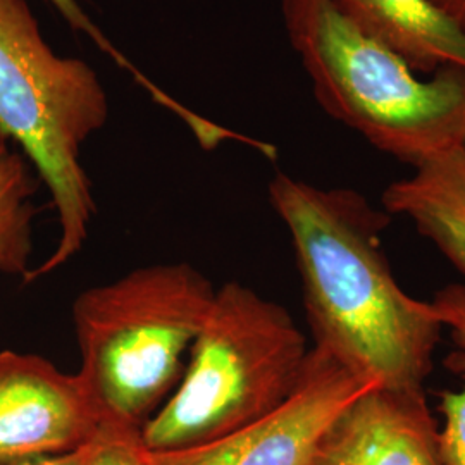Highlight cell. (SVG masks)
<instances>
[{
  "label": "cell",
  "mask_w": 465,
  "mask_h": 465,
  "mask_svg": "<svg viewBox=\"0 0 465 465\" xmlns=\"http://www.w3.org/2000/svg\"><path fill=\"white\" fill-rule=\"evenodd\" d=\"M359 30L395 50L417 73L465 71V32L431 0H331Z\"/></svg>",
  "instance_id": "9c48e42d"
},
{
  "label": "cell",
  "mask_w": 465,
  "mask_h": 465,
  "mask_svg": "<svg viewBox=\"0 0 465 465\" xmlns=\"http://www.w3.org/2000/svg\"><path fill=\"white\" fill-rule=\"evenodd\" d=\"M36 180L28 159L0 140V272L30 274Z\"/></svg>",
  "instance_id": "8fae6325"
},
{
  "label": "cell",
  "mask_w": 465,
  "mask_h": 465,
  "mask_svg": "<svg viewBox=\"0 0 465 465\" xmlns=\"http://www.w3.org/2000/svg\"><path fill=\"white\" fill-rule=\"evenodd\" d=\"M284 28L316 99L371 145L412 167L465 147V71L417 76L331 0H282Z\"/></svg>",
  "instance_id": "7a4b0ae2"
},
{
  "label": "cell",
  "mask_w": 465,
  "mask_h": 465,
  "mask_svg": "<svg viewBox=\"0 0 465 465\" xmlns=\"http://www.w3.org/2000/svg\"><path fill=\"white\" fill-rule=\"evenodd\" d=\"M104 420L82 376L34 353L0 351V462L86 447Z\"/></svg>",
  "instance_id": "52a82bcc"
},
{
  "label": "cell",
  "mask_w": 465,
  "mask_h": 465,
  "mask_svg": "<svg viewBox=\"0 0 465 465\" xmlns=\"http://www.w3.org/2000/svg\"><path fill=\"white\" fill-rule=\"evenodd\" d=\"M213 282L186 262L138 267L84 290L73 305L80 376L104 424L142 431L182 380L216 297Z\"/></svg>",
  "instance_id": "3957f363"
},
{
  "label": "cell",
  "mask_w": 465,
  "mask_h": 465,
  "mask_svg": "<svg viewBox=\"0 0 465 465\" xmlns=\"http://www.w3.org/2000/svg\"><path fill=\"white\" fill-rule=\"evenodd\" d=\"M432 307L436 309L445 330H450L451 340L459 347V353L450 357L464 376L460 391H443L440 411L445 417L440 431L441 455L447 465H465V286L453 282L440 290Z\"/></svg>",
  "instance_id": "7c38bea8"
},
{
  "label": "cell",
  "mask_w": 465,
  "mask_h": 465,
  "mask_svg": "<svg viewBox=\"0 0 465 465\" xmlns=\"http://www.w3.org/2000/svg\"><path fill=\"white\" fill-rule=\"evenodd\" d=\"M376 386L314 347L299 386L278 409L202 447L147 450L150 465H307L332 419Z\"/></svg>",
  "instance_id": "8992f818"
},
{
  "label": "cell",
  "mask_w": 465,
  "mask_h": 465,
  "mask_svg": "<svg viewBox=\"0 0 465 465\" xmlns=\"http://www.w3.org/2000/svg\"><path fill=\"white\" fill-rule=\"evenodd\" d=\"M432 4L465 32V0H431Z\"/></svg>",
  "instance_id": "2e32d148"
},
{
  "label": "cell",
  "mask_w": 465,
  "mask_h": 465,
  "mask_svg": "<svg viewBox=\"0 0 465 465\" xmlns=\"http://www.w3.org/2000/svg\"><path fill=\"white\" fill-rule=\"evenodd\" d=\"M109 117L99 74L76 57L57 55L26 0H0V138L13 140L49 188L59 242L32 269L35 282L73 259L95 214L82 149Z\"/></svg>",
  "instance_id": "277c9868"
},
{
  "label": "cell",
  "mask_w": 465,
  "mask_h": 465,
  "mask_svg": "<svg viewBox=\"0 0 465 465\" xmlns=\"http://www.w3.org/2000/svg\"><path fill=\"white\" fill-rule=\"evenodd\" d=\"M95 441V440H94ZM94 441L86 447L67 451V453H57V455H38V457H26V459H16V460H5L0 465H84L92 449Z\"/></svg>",
  "instance_id": "9a60e30c"
},
{
  "label": "cell",
  "mask_w": 465,
  "mask_h": 465,
  "mask_svg": "<svg viewBox=\"0 0 465 465\" xmlns=\"http://www.w3.org/2000/svg\"><path fill=\"white\" fill-rule=\"evenodd\" d=\"M190 351L174 395L140 431L150 451L202 447L267 416L299 386L311 350L282 305L232 282Z\"/></svg>",
  "instance_id": "5b68a950"
},
{
  "label": "cell",
  "mask_w": 465,
  "mask_h": 465,
  "mask_svg": "<svg viewBox=\"0 0 465 465\" xmlns=\"http://www.w3.org/2000/svg\"><path fill=\"white\" fill-rule=\"evenodd\" d=\"M269 200L292 234L314 347L364 381L424 391L445 326L393 278L381 238L390 214L355 190L282 173Z\"/></svg>",
  "instance_id": "6da1fadb"
},
{
  "label": "cell",
  "mask_w": 465,
  "mask_h": 465,
  "mask_svg": "<svg viewBox=\"0 0 465 465\" xmlns=\"http://www.w3.org/2000/svg\"><path fill=\"white\" fill-rule=\"evenodd\" d=\"M307 465H447L426 391L367 390L332 419Z\"/></svg>",
  "instance_id": "ba28073f"
},
{
  "label": "cell",
  "mask_w": 465,
  "mask_h": 465,
  "mask_svg": "<svg viewBox=\"0 0 465 465\" xmlns=\"http://www.w3.org/2000/svg\"><path fill=\"white\" fill-rule=\"evenodd\" d=\"M382 209L407 217L465 276V147L414 167L390 184Z\"/></svg>",
  "instance_id": "30bf717a"
},
{
  "label": "cell",
  "mask_w": 465,
  "mask_h": 465,
  "mask_svg": "<svg viewBox=\"0 0 465 465\" xmlns=\"http://www.w3.org/2000/svg\"><path fill=\"white\" fill-rule=\"evenodd\" d=\"M49 2L50 5L64 17L67 21V25L74 30V32H82V34L88 35L100 49L105 50L116 63H119L124 69H128L134 76L138 78V82L143 84L145 88H149L150 84L147 82V78L143 74H140L128 59H124V55H121L117 52L116 47L111 45V42L104 36V34L100 32L99 28L94 25V21L90 17L86 16V13L80 4V0H45Z\"/></svg>",
  "instance_id": "5bb4252c"
},
{
  "label": "cell",
  "mask_w": 465,
  "mask_h": 465,
  "mask_svg": "<svg viewBox=\"0 0 465 465\" xmlns=\"http://www.w3.org/2000/svg\"><path fill=\"white\" fill-rule=\"evenodd\" d=\"M84 465H150L140 431L104 424Z\"/></svg>",
  "instance_id": "4fadbf2b"
}]
</instances>
